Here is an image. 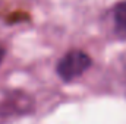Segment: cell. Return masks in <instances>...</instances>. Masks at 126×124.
<instances>
[{"label":"cell","mask_w":126,"mask_h":124,"mask_svg":"<svg viewBox=\"0 0 126 124\" xmlns=\"http://www.w3.org/2000/svg\"><path fill=\"white\" fill-rule=\"evenodd\" d=\"M91 57L82 50H72L66 53L57 63V74L64 82H70L84 74L91 67Z\"/></svg>","instance_id":"1"},{"label":"cell","mask_w":126,"mask_h":124,"mask_svg":"<svg viewBox=\"0 0 126 124\" xmlns=\"http://www.w3.org/2000/svg\"><path fill=\"white\" fill-rule=\"evenodd\" d=\"M113 25L116 35L120 39H126V0L113 7Z\"/></svg>","instance_id":"2"},{"label":"cell","mask_w":126,"mask_h":124,"mask_svg":"<svg viewBox=\"0 0 126 124\" xmlns=\"http://www.w3.org/2000/svg\"><path fill=\"white\" fill-rule=\"evenodd\" d=\"M3 59H4V48L0 45V63L3 62Z\"/></svg>","instance_id":"3"}]
</instances>
